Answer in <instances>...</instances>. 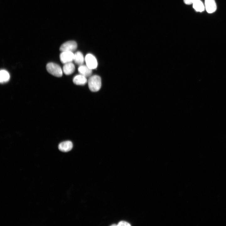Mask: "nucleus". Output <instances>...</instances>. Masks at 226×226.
<instances>
[{
    "label": "nucleus",
    "instance_id": "1",
    "mask_svg": "<svg viewBox=\"0 0 226 226\" xmlns=\"http://www.w3.org/2000/svg\"><path fill=\"white\" fill-rule=\"evenodd\" d=\"M88 86L89 89L94 92L98 91L101 85V79L97 75L91 76L88 81Z\"/></svg>",
    "mask_w": 226,
    "mask_h": 226
},
{
    "label": "nucleus",
    "instance_id": "2",
    "mask_svg": "<svg viewBox=\"0 0 226 226\" xmlns=\"http://www.w3.org/2000/svg\"><path fill=\"white\" fill-rule=\"evenodd\" d=\"M47 71L52 75L58 77H61L62 71L61 67L58 64L53 63H48L46 66Z\"/></svg>",
    "mask_w": 226,
    "mask_h": 226
},
{
    "label": "nucleus",
    "instance_id": "3",
    "mask_svg": "<svg viewBox=\"0 0 226 226\" xmlns=\"http://www.w3.org/2000/svg\"><path fill=\"white\" fill-rule=\"evenodd\" d=\"M77 47L76 42L74 41H69L63 43L60 48V50L62 51H75Z\"/></svg>",
    "mask_w": 226,
    "mask_h": 226
},
{
    "label": "nucleus",
    "instance_id": "4",
    "mask_svg": "<svg viewBox=\"0 0 226 226\" xmlns=\"http://www.w3.org/2000/svg\"><path fill=\"white\" fill-rule=\"evenodd\" d=\"M86 65L92 69L97 67L98 63L95 57L91 54H87L85 58Z\"/></svg>",
    "mask_w": 226,
    "mask_h": 226
},
{
    "label": "nucleus",
    "instance_id": "5",
    "mask_svg": "<svg viewBox=\"0 0 226 226\" xmlns=\"http://www.w3.org/2000/svg\"><path fill=\"white\" fill-rule=\"evenodd\" d=\"M74 54L71 51L62 52L60 55L61 62L63 64L71 62L73 60Z\"/></svg>",
    "mask_w": 226,
    "mask_h": 226
},
{
    "label": "nucleus",
    "instance_id": "6",
    "mask_svg": "<svg viewBox=\"0 0 226 226\" xmlns=\"http://www.w3.org/2000/svg\"><path fill=\"white\" fill-rule=\"evenodd\" d=\"M205 8L209 13L215 12L217 9V5L214 0H205Z\"/></svg>",
    "mask_w": 226,
    "mask_h": 226
},
{
    "label": "nucleus",
    "instance_id": "7",
    "mask_svg": "<svg viewBox=\"0 0 226 226\" xmlns=\"http://www.w3.org/2000/svg\"><path fill=\"white\" fill-rule=\"evenodd\" d=\"M73 147V143L71 141H67L60 143L58 145L59 149L63 152L70 151Z\"/></svg>",
    "mask_w": 226,
    "mask_h": 226
},
{
    "label": "nucleus",
    "instance_id": "8",
    "mask_svg": "<svg viewBox=\"0 0 226 226\" xmlns=\"http://www.w3.org/2000/svg\"><path fill=\"white\" fill-rule=\"evenodd\" d=\"M92 70L87 65H83L79 66L78 69V72L80 74L86 77H89L91 75Z\"/></svg>",
    "mask_w": 226,
    "mask_h": 226
},
{
    "label": "nucleus",
    "instance_id": "9",
    "mask_svg": "<svg viewBox=\"0 0 226 226\" xmlns=\"http://www.w3.org/2000/svg\"><path fill=\"white\" fill-rule=\"evenodd\" d=\"M75 70V66L72 62L64 64L63 67V71L67 75L72 74Z\"/></svg>",
    "mask_w": 226,
    "mask_h": 226
},
{
    "label": "nucleus",
    "instance_id": "10",
    "mask_svg": "<svg viewBox=\"0 0 226 226\" xmlns=\"http://www.w3.org/2000/svg\"><path fill=\"white\" fill-rule=\"evenodd\" d=\"M86 77L80 74L75 76L73 79V83L77 85H83L87 82Z\"/></svg>",
    "mask_w": 226,
    "mask_h": 226
},
{
    "label": "nucleus",
    "instance_id": "11",
    "mask_svg": "<svg viewBox=\"0 0 226 226\" xmlns=\"http://www.w3.org/2000/svg\"><path fill=\"white\" fill-rule=\"evenodd\" d=\"M73 61L75 63L78 65H83L84 59L82 53L80 51H77L74 54Z\"/></svg>",
    "mask_w": 226,
    "mask_h": 226
},
{
    "label": "nucleus",
    "instance_id": "12",
    "mask_svg": "<svg viewBox=\"0 0 226 226\" xmlns=\"http://www.w3.org/2000/svg\"><path fill=\"white\" fill-rule=\"evenodd\" d=\"M10 79L9 73L5 70H1L0 72V82L3 83L7 82Z\"/></svg>",
    "mask_w": 226,
    "mask_h": 226
},
{
    "label": "nucleus",
    "instance_id": "13",
    "mask_svg": "<svg viewBox=\"0 0 226 226\" xmlns=\"http://www.w3.org/2000/svg\"><path fill=\"white\" fill-rule=\"evenodd\" d=\"M193 8L197 12H202L205 9L204 6L201 1L197 0L193 3Z\"/></svg>",
    "mask_w": 226,
    "mask_h": 226
},
{
    "label": "nucleus",
    "instance_id": "14",
    "mask_svg": "<svg viewBox=\"0 0 226 226\" xmlns=\"http://www.w3.org/2000/svg\"><path fill=\"white\" fill-rule=\"evenodd\" d=\"M131 225L128 223L124 221H121L120 222L118 225L117 226H130Z\"/></svg>",
    "mask_w": 226,
    "mask_h": 226
},
{
    "label": "nucleus",
    "instance_id": "15",
    "mask_svg": "<svg viewBox=\"0 0 226 226\" xmlns=\"http://www.w3.org/2000/svg\"><path fill=\"white\" fill-rule=\"evenodd\" d=\"M197 0H184V3L187 5L193 4L195 1Z\"/></svg>",
    "mask_w": 226,
    "mask_h": 226
},
{
    "label": "nucleus",
    "instance_id": "16",
    "mask_svg": "<svg viewBox=\"0 0 226 226\" xmlns=\"http://www.w3.org/2000/svg\"><path fill=\"white\" fill-rule=\"evenodd\" d=\"M111 226H117V225L116 224H114L111 225Z\"/></svg>",
    "mask_w": 226,
    "mask_h": 226
}]
</instances>
